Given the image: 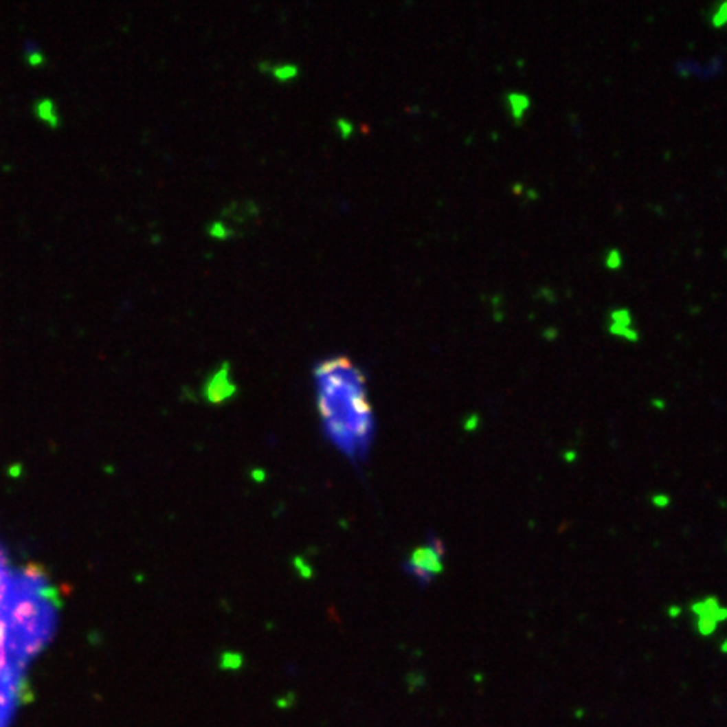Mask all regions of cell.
Returning <instances> with one entry per match:
<instances>
[{
  "label": "cell",
  "instance_id": "obj_3",
  "mask_svg": "<svg viewBox=\"0 0 727 727\" xmlns=\"http://www.w3.org/2000/svg\"><path fill=\"white\" fill-rule=\"evenodd\" d=\"M445 554H447V546L443 539L438 537L434 532H429L425 544L411 550L410 557L404 561L403 571L421 588H428L438 576L443 574Z\"/></svg>",
  "mask_w": 727,
  "mask_h": 727
},
{
  "label": "cell",
  "instance_id": "obj_4",
  "mask_svg": "<svg viewBox=\"0 0 727 727\" xmlns=\"http://www.w3.org/2000/svg\"><path fill=\"white\" fill-rule=\"evenodd\" d=\"M692 613L695 614L697 631L700 635H711L714 633L717 621H724L727 612L719 606L715 598H706L692 605Z\"/></svg>",
  "mask_w": 727,
  "mask_h": 727
},
{
  "label": "cell",
  "instance_id": "obj_7",
  "mask_svg": "<svg viewBox=\"0 0 727 727\" xmlns=\"http://www.w3.org/2000/svg\"><path fill=\"white\" fill-rule=\"evenodd\" d=\"M243 665V657L232 651H224L221 657V669L223 670H238Z\"/></svg>",
  "mask_w": 727,
  "mask_h": 727
},
{
  "label": "cell",
  "instance_id": "obj_5",
  "mask_svg": "<svg viewBox=\"0 0 727 727\" xmlns=\"http://www.w3.org/2000/svg\"><path fill=\"white\" fill-rule=\"evenodd\" d=\"M236 392V385L230 379V367L223 366L204 384L202 394L209 404H221L231 399Z\"/></svg>",
  "mask_w": 727,
  "mask_h": 727
},
{
  "label": "cell",
  "instance_id": "obj_6",
  "mask_svg": "<svg viewBox=\"0 0 727 727\" xmlns=\"http://www.w3.org/2000/svg\"><path fill=\"white\" fill-rule=\"evenodd\" d=\"M34 111H36L37 118L41 120L43 123H46V125H49L51 128H58L59 126V113H58V108H56V104L52 103L51 100H39L36 103V108H34Z\"/></svg>",
  "mask_w": 727,
  "mask_h": 727
},
{
  "label": "cell",
  "instance_id": "obj_8",
  "mask_svg": "<svg viewBox=\"0 0 727 727\" xmlns=\"http://www.w3.org/2000/svg\"><path fill=\"white\" fill-rule=\"evenodd\" d=\"M27 63H29V65H31V66H34V67H37V66L43 65V63H44V56H43V52L34 51V52H31V54H27Z\"/></svg>",
  "mask_w": 727,
  "mask_h": 727
},
{
  "label": "cell",
  "instance_id": "obj_2",
  "mask_svg": "<svg viewBox=\"0 0 727 727\" xmlns=\"http://www.w3.org/2000/svg\"><path fill=\"white\" fill-rule=\"evenodd\" d=\"M317 406L327 440L352 463H364L376 438L366 377L350 359H325L313 370Z\"/></svg>",
  "mask_w": 727,
  "mask_h": 727
},
{
  "label": "cell",
  "instance_id": "obj_1",
  "mask_svg": "<svg viewBox=\"0 0 727 727\" xmlns=\"http://www.w3.org/2000/svg\"><path fill=\"white\" fill-rule=\"evenodd\" d=\"M56 591L37 568H16L0 547V727L9 726L22 678L49 642Z\"/></svg>",
  "mask_w": 727,
  "mask_h": 727
}]
</instances>
